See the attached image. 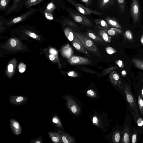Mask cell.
I'll return each instance as SVG.
<instances>
[{
    "instance_id": "cell-36",
    "label": "cell",
    "mask_w": 143,
    "mask_h": 143,
    "mask_svg": "<svg viewBox=\"0 0 143 143\" xmlns=\"http://www.w3.org/2000/svg\"><path fill=\"white\" fill-rule=\"evenodd\" d=\"M43 140L42 136L36 139H32L30 141V143H42L43 142Z\"/></svg>"
},
{
    "instance_id": "cell-22",
    "label": "cell",
    "mask_w": 143,
    "mask_h": 143,
    "mask_svg": "<svg viewBox=\"0 0 143 143\" xmlns=\"http://www.w3.org/2000/svg\"><path fill=\"white\" fill-rule=\"evenodd\" d=\"M59 22L61 23L64 25H66L74 28H77L78 25L74 22L68 19L66 17L63 16L61 17L58 18Z\"/></svg>"
},
{
    "instance_id": "cell-52",
    "label": "cell",
    "mask_w": 143,
    "mask_h": 143,
    "mask_svg": "<svg viewBox=\"0 0 143 143\" xmlns=\"http://www.w3.org/2000/svg\"><path fill=\"white\" fill-rule=\"evenodd\" d=\"M121 73H122V76L123 77L125 76L127 74V72L125 70L121 72Z\"/></svg>"
},
{
    "instance_id": "cell-13",
    "label": "cell",
    "mask_w": 143,
    "mask_h": 143,
    "mask_svg": "<svg viewBox=\"0 0 143 143\" xmlns=\"http://www.w3.org/2000/svg\"><path fill=\"white\" fill-rule=\"evenodd\" d=\"M109 78L111 83L115 86H117L122 90L123 86L122 80L118 73L116 71H113L109 74Z\"/></svg>"
},
{
    "instance_id": "cell-45",
    "label": "cell",
    "mask_w": 143,
    "mask_h": 143,
    "mask_svg": "<svg viewBox=\"0 0 143 143\" xmlns=\"http://www.w3.org/2000/svg\"><path fill=\"white\" fill-rule=\"evenodd\" d=\"M93 122L95 125H97L98 124V120L96 116H95L93 118Z\"/></svg>"
},
{
    "instance_id": "cell-56",
    "label": "cell",
    "mask_w": 143,
    "mask_h": 143,
    "mask_svg": "<svg viewBox=\"0 0 143 143\" xmlns=\"http://www.w3.org/2000/svg\"><path fill=\"white\" fill-rule=\"evenodd\" d=\"M142 81L143 82V80H142Z\"/></svg>"
},
{
    "instance_id": "cell-29",
    "label": "cell",
    "mask_w": 143,
    "mask_h": 143,
    "mask_svg": "<svg viewBox=\"0 0 143 143\" xmlns=\"http://www.w3.org/2000/svg\"><path fill=\"white\" fill-rule=\"evenodd\" d=\"M69 46H70L69 44L67 45L66 47L64 48V55L69 59L72 57L73 54L72 50Z\"/></svg>"
},
{
    "instance_id": "cell-20",
    "label": "cell",
    "mask_w": 143,
    "mask_h": 143,
    "mask_svg": "<svg viewBox=\"0 0 143 143\" xmlns=\"http://www.w3.org/2000/svg\"><path fill=\"white\" fill-rule=\"evenodd\" d=\"M40 12L44 16L47 20L59 22V19L58 18H56L54 13H52L47 12L41 9Z\"/></svg>"
},
{
    "instance_id": "cell-39",
    "label": "cell",
    "mask_w": 143,
    "mask_h": 143,
    "mask_svg": "<svg viewBox=\"0 0 143 143\" xmlns=\"http://www.w3.org/2000/svg\"><path fill=\"white\" fill-rule=\"evenodd\" d=\"M87 94L89 96L92 97H95L96 96V93L94 90H88L87 92Z\"/></svg>"
},
{
    "instance_id": "cell-37",
    "label": "cell",
    "mask_w": 143,
    "mask_h": 143,
    "mask_svg": "<svg viewBox=\"0 0 143 143\" xmlns=\"http://www.w3.org/2000/svg\"><path fill=\"white\" fill-rule=\"evenodd\" d=\"M137 141V132L135 131L131 136V141L132 143H136Z\"/></svg>"
},
{
    "instance_id": "cell-8",
    "label": "cell",
    "mask_w": 143,
    "mask_h": 143,
    "mask_svg": "<svg viewBox=\"0 0 143 143\" xmlns=\"http://www.w3.org/2000/svg\"><path fill=\"white\" fill-rule=\"evenodd\" d=\"M65 6L61 4L60 0H50L45 5L42 9L47 12L53 13L56 10L60 8L64 9Z\"/></svg>"
},
{
    "instance_id": "cell-46",
    "label": "cell",
    "mask_w": 143,
    "mask_h": 143,
    "mask_svg": "<svg viewBox=\"0 0 143 143\" xmlns=\"http://www.w3.org/2000/svg\"><path fill=\"white\" fill-rule=\"evenodd\" d=\"M14 66L12 64L9 65L8 67V71L10 72H12L13 71Z\"/></svg>"
},
{
    "instance_id": "cell-18",
    "label": "cell",
    "mask_w": 143,
    "mask_h": 143,
    "mask_svg": "<svg viewBox=\"0 0 143 143\" xmlns=\"http://www.w3.org/2000/svg\"><path fill=\"white\" fill-rule=\"evenodd\" d=\"M48 134L49 137L53 142L56 143H64L59 134L53 131H49Z\"/></svg>"
},
{
    "instance_id": "cell-38",
    "label": "cell",
    "mask_w": 143,
    "mask_h": 143,
    "mask_svg": "<svg viewBox=\"0 0 143 143\" xmlns=\"http://www.w3.org/2000/svg\"><path fill=\"white\" fill-rule=\"evenodd\" d=\"M82 2L85 4L86 7L88 8L92 3V0H80Z\"/></svg>"
},
{
    "instance_id": "cell-27",
    "label": "cell",
    "mask_w": 143,
    "mask_h": 143,
    "mask_svg": "<svg viewBox=\"0 0 143 143\" xmlns=\"http://www.w3.org/2000/svg\"><path fill=\"white\" fill-rule=\"evenodd\" d=\"M121 133L120 131L117 130L114 132L113 135L112 139V142L115 143H119L120 142Z\"/></svg>"
},
{
    "instance_id": "cell-49",
    "label": "cell",
    "mask_w": 143,
    "mask_h": 143,
    "mask_svg": "<svg viewBox=\"0 0 143 143\" xmlns=\"http://www.w3.org/2000/svg\"><path fill=\"white\" fill-rule=\"evenodd\" d=\"M10 44L12 47H16L17 44L16 41L14 39H13L11 41Z\"/></svg>"
},
{
    "instance_id": "cell-47",
    "label": "cell",
    "mask_w": 143,
    "mask_h": 143,
    "mask_svg": "<svg viewBox=\"0 0 143 143\" xmlns=\"http://www.w3.org/2000/svg\"><path fill=\"white\" fill-rule=\"evenodd\" d=\"M112 30H114L116 32L119 33H122V31L121 30L115 27H112L110 28V29Z\"/></svg>"
},
{
    "instance_id": "cell-41",
    "label": "cell",
    "mask_w": 143,
    "mask_h": 143,
    "mask_svg": "<svg viewBox=\"0 0 143 143\" xmlns=\"http://www.w3.org/2000/svg\"><path fill=\"white\" fill-rule=\"evenodd\" d=\"M68 75L69 76L71 77H76L78 76L77 73L74 71L70 72L68 73Z\"/></svg>"
},
{
    "instance_id": "cell-48",
    "label": "cell",
    "mask_w": 143,
    "mask_h": 143,
    "mask_svg": "<svg viewBox=\"0 0 143 143\" xmlns=\"http://www.w3.org/2000/svg\"><path fill=\"white\" fill-rule=\"evenodd\" d=\"M27 33H28L29 35L31 37L33 38L34 39H36L37 38L36 35L33 32H27Z\"/></svg>"
},
{
    "instance_id": "cell-16",
    "label": "cell",
    "mask_w": 143,
    "mask_h": 143,
    "mask_svg": "<svg viewBox=\"0 0 143 143\" xmlns=\"http://www.w3.org/2000/svg\"><path fill=\"white\" fill-rule=\"evenodd\" d=\"M86 35L91 39L95 42L101 44H106V42L103 39L97 35L96 34L93 32L88 30L87 32L85 33Z\"/></svg>"
},
{
    "instance_id": "cell-50",
    "label": "cell",
    "mask_w": 143,
    "mask_h": 143,
    "mask_svg": "<svg viewBox=\"0 0 143 143\" xmlns=\"http://www.w3.org/2000/svg\"><path fill=\"white\" fill-rule=\"evenodd\" d=\"M50 52L53 55H55L57 53V51H56L55 50L51 49L50 51Z\"/></svg>"
},
{
    "instance_id": "cell-51",
    "label": "cell",
    "mask_w": 143,
    "mask_h": 143,
    "mask_svg": "<svg viewBox=\"0 0 143 143\" xmlns=\"http://www.w3.org/2000/svg\"><path fill=\"white\" fill-rule=\"evenodd\" d=\"M49 59L51 61H53L55 60V57L53 55H49Z\"/></svg>"
},
{
    "instance_id": "cell-30",
    "label": "cell",
    "mask_w": 143,
    "mask_h": 143,
    "mask_svg": "<svg viewBox=\"0 0 143 143\" xmlns=\"http://www.w3.org/2000/svg\"><path fill=\"white\" fill-rule=\"evenodd\" d=\"M131 60L136 67L143 70V61L138 59H132Z\"/></svg>"
},
{
    "instance_id": "cell-17",
    "label": "cell",
    "mask_w": 143,
    "mask_h": 143,
    "mask_svg": "<svg viewBox=\"0 0 143 143\" xmlns=\"http://www.w3.org/2000/svg\"><path fill=\"white\" fill-rule=\"evenodd\" d=\"M122 133V137L121 142L122 143H129L130 129L127 125H125Z\"/></svg>"
},
{
    "instance_id": "cell-21",
    "label": "cell",
    "mask_w": 143,
    "mask_h": 143,
    "mask_svg": "<svg viewBox=\"0 0 143 143\" xmlns=\"http://www.w3.org/2000/svg\"><path fill=\"white\" fill-rule=\"evenodd\" d=\"M59 132L60 135L64 143H75V139L71 136L62 131H60Z\"/></svg>"
},
{
    "instance_id": "cell-35",
    "label": "cell",
    "mask_w": 143,
    "mask_h": 143,
    "mask_svg": "<svg viewBox=\"0 0 143 143\" xmlns=\"http://www.w3.org/2000/svg\"><path fill=\"white\" fill-rule=\"evenodd\" d=\"M106 50L107 53L109 54L112 55L117 52V51L113 48L108 47L106 48Z\"/></svg>"
},
{
    "instance_id": "cell-23",
    "label": "cell",
    "mask_w": 143,
    "mask_h": 143,
    "mask_svg": "<svg viewBox=\"0 0 143 143\" xmlns=\"http://www.w3.org/2000/svg\"><path fill=\"white\" fill-rule=\"evenodd\" d=\"M108 24V25L117 28L119 29H121V27L118 23L114 19L110 17H105L104 19Z\"/></svg>"
},
{
    "instance_id": "cell-19",
    "label": "cell",
    "mask_w": 143,
    "mask_h": 143,
    "mask_svg": "<svg viewBox=\"0 0 143 143\" xmlns=\"http://www.w3.org/2000/svg\"><path fill=\"white\" fill-rule=\"evenodd\" d=\"M46 0H25L24 7L29 9L37 5H40Z\"/></svg>"
},
{
    "instance_id": "cell-15",
    "label": "cell",
    "mask_w": 143,
    "mask_h": 143,
    "mask_svg": "<svg viewBox=\"0 0 143 143\" xmlns=\"http://www.w3.org/2000/svg\"><path fill=\"white\" fill-rule=\"evenodd\" d=\"M10 126L12 132L15 135H19L21 133L22 128L20 123L14 119L11 118L10 120Z\"/></svg>"
},
{
    "instance_id": "cell-11",
    "label": "cell",
    "mask_w": 143,
    "mask_h": 143,
    "mask_svg": "<svg viewBox=\"0 0 143 143\" xmlns=\"http://www.w3.org/2000/svg\"><path fill=\"white\" fill-rule=\"evenodd\" d=\"M64 98L67 101V106L71 111L73 114H78L80 112L79 108L74 99L68 96H65Z\"/></svg>"
},
{
    "instance_id": "cell-43",
    "label": "cell",
    "mask_w": 143,
    "mask_h": 143,
    "mask_svg": "<svg viewBox=\"0 0 143 143\" xmlns=\"http://www.w3.org/2000/svg\"><path fill=\"white\" fill-rule=\"evenodd\" d=\"M107 31L108 34L110 35L114 36L116 34V32L113 30L110 29L109 30L106 29L105 31Z\"/></svg>"
},
{
    "instance_id": "cell-54",
    "label": "cell",
    "mask_w": 143,
    "mask_h": 143,
    "mask_svg": "<svg viewBox=\"0 0 143 143\" xmlns=\"http://www.w3.org/2000/svg\"><path fill=\"white\" fill-rule=\"evenodd\" d=\"M142 96L143 100V87L141 90Z\"/></svg>"
},
{
    "instance_id": "cell-10",
    "label": "cell",
    "mask_w": 143,
    "mask_h": 143,
    "mask_svg": "<svg viewBox=\"0 0 143 143\" xmlns=\"http://www.w3.org/2000/svg\"><path fill=\"white\" fill-rule=\"evenodd\" d=\"M73 31H74V30H73ZM74 37H73V40L71 42V43H72L73 47L77 50L85 54L88 57H90L91 56L90 54L88 53L87 49L84 47V45L79 38L76 35L74 32Z\"/></svg>"
},
{
    "instance_id": "cell-33",
    "label": "cell",
    "mask_w": 143,
    "mask_h": 143,
    "mask_svg": "<svg viewBox=\"0 0 143 143\" xmlns=\"http://www.w3.org/2000/svg\"><path fill=\"white\" fill-rule=\"evenodd\" d=\"M134 117V120L137 123L138 126H142L143 125V120L141 118L137 117V116L134 113H132Z\"/></svg>"
},
{
    "instance_id": "cell-2",
    "label": "cell",
    "mask_w": 143,
    "mask_h": 143,
    "mask_svg": "<svg viewBox=\"0 0 143 143\" xmlns=\"http://www.w3.org/2000/svg\"><path fill=\"white\" fill-rule=\"evenodd\" d=\"M65 10L68 12L73 20L81 25L88 27L94 26L92 21L86 15L76 11L74 10L69 7L65 6Z\"/></svg>"
},
{
    "instance_id": "cell-1",
    "label": "cell",
    "mask_w": 143,
    "mask_h": 143,
    "mask_svg": "<svg viewBox=\"0 0 143 143\" xmlns=\"http://www.w3.org/2000/svg\"><path fill=\"white\" fill-rule=\"evenodd\" d=\"M40 10V9L38 8H31L28 9L26 11L21 14L6 19V25L9 26L27 20Z\"/></svg>"
},
{
    "instance_id": "cell-12",
    "label": "cell",
    "mask_w": 143,
    "mask_h": 143,
    "mask_svg": "<svg viewBox=\"0 0 143 143\" xmlns=\"http://www.w3.org/2000/svg\"><path fill=\"white\" fill-rule=\"evenodd\" d=\"M69 63L71 65H86L92 63L91 60L88 58L74 56L69 59Z\"/></svg>"
},
{
    "instance_id": "cell-55",
    "label": "cell",
    "mask_w": 143,
    "mask_h": 143,
    "mask_svg": "<svg viewBox=\"0 0 143 143\" xmlns=\"http://www.w3.org/2000/svg\"><path fill=\"white\" fill-rule=\"evenodd\" d=\"M142 131H143V129H142Z\"/></svg>"
},
{
    "instance_id": "cell-32",
    "label": "cell",
    "mask_w": 143,
    "mask_h": 143,
    "mask_svg": "<svg viewBox=\"0 0 143 143\" xmlns=\"http://www.w3.org/2000/svg\"><path fill=\"white\" fill-rule=\"evenodd\" d=\"M124 36L128 40L132 41L133 40V34L130 30H128L125 31L124 33Z\"/></svg>"
},
{
    "instance_id": "cell-53",
    "label": "cell",
    "mask_w": 143,
    "mask_h": 143,
    "mask_svg": "<svg viewBox=\"0 0 143 143\" xmlns=\"http://www.w3.org/2000/svg\"><path fill=\"white\" fill-rule=\"evenodd\" d=\"M140 41L142 44L143 45V34L142 35Z\"/></svg>"
},
{
    "instance_id": "cell-5",
    "label": "cell",
    "mask_w": 143,
    "mask_h": 143,
    "mask_svg": "<svg viewBox=\"0 0 143 143\" xmlns=\"http://www.w3.org/2000/svg\"><path fill=\"white\" fill-rule=\"evenodd\" d=\"M74 6L79 12L87 16L93 14L101 16L103 15L101 13L93 10L91 9L86 7L82 4L76 2L73 0H65Z\"/></svg>"
},
{
    "instance_id": "cell-6",
    "label": "cell",
    "mask_w": 143,
    "mask_h": 143,
    "mask_svg": "<svg viewBox=\"0 0 143 143\" xmlns=\"http://www.w3.org/2000/svg\"><path fill=\"white\" fill-rule=\"evenodd\" d=\"M115 5L114 0H96L97 12L101 13L107 12Z\"/></svg>"
},
{
    "instance_id": "cell-14",
    "label": "cell",
    "mask_w": 143,
    "mask_h": 143,
    "mask_svg": "<svg viewBox=\"0 0 143 143\" xmlns=\"http://www.w3.org/2000/svg\"><path fill=\"white\" fill-rule=\"evenodd\" d=\"M28 97L24 96H15L13 95L9 97V100L10 103L15 105H21L25 103L28 100Z\"/></svg>"
},
{
    "instance_id": "cell-26",
    "label": "cell",
    "mask_w": 143,
    "mask_h": 143,
    "mask_svg": "<svg viewBox=\"0 0 143 143\" xmlns=\"http://www.w3.org/2000/svg\"><path fill=\"white\" fill-rule=\"evenodd\" d=\"M12 0H0V10L5 12L9 7Z\"/></svg>"
},
{
    "instance_id": "cell-28",
    "label": "cell",
    "mask_w": 143,
    "mask_h": 143,
    "mask_svg": "<svg viewBox=\"0 0 143 143\" xmlns=\"http://www.w3.org/2000/svg\"><path fill=\"white\" fill-rule=\"evenodd\" d=\"M116 1L119 6L120 11L124 13L126 7V0H116Z\"/></svg>"
},
{
    "instance_id": "cell-44",
    "label": "cell",
    "mask_w": 143,
    "mask_h": 143,
    "mask_svg": "<svg viewBox=\"0 0 143 143\" xmlns=\"http://www.w3.org/2000/svg\"><path fill=\"white\" fill-rule=\"evenodd\" d=\"M118 68L117 67H112L111 68H109L107 69L106 71H105L104 72L105 74H107L108 72H110L112 71L113 70H116V69H118Z\"/></svg>"
},
{
    "instance_id": "cell-9",
    "label": "cell",
    "mask_w": 143,
    "mask_h": 143,
    "mask_svg": "<svg viewBox=\"0 0 143 143\" xmlns=\"http://www.w3.org/2000/svg\"><path fill=\"white\" fill-rule=\"evenodd\" d=\"M131 11L134 23L139 22L140 19V9L138 0H132Z\"/></svg>"
},
{
    "instance_id": "cell-24",
    "label": "cell",
    "mask_w": 143,
    "mask_h": 143,
    "mask_svg": "<svg viewBox=\"0 0 143 143\" xmlns=\"http://www.w3.org/2000/svg\"><path fill=\"white\" fill-rule=\"evenodd\" d=\"M96 25L99 27L103 29H109V27L108 24L105 20L102 19H95V20Z\"/></svg>"
},
{
    "instance_id": "cell-3",
    "label": "cell",
    "mask_w": 143,
    "mask_h": 143,
    "mask_svg": "<svg viewBox=\"0 0 143 143\" xmlns=\"http://www.w3.org/2000/svg\"><path fill=\"white\" fill-rule=\"evenodd\" d=\"M74 32L88 51L95 55L101 56L100 52L94 42L82 32L76 31Z\"/></svg>"
},
{
    "instance_id": "cell-31",
    "label": "cell",
    "mask_w": 143,
    "mask_h": 143,
    "mask_svg": "<svg viewBox=\"0 0 143 143\" xmlns=\"http://www.w3.org/2000/svg\"><path fill=\"white\" fill-rule=\"evenodd\" d=\"M52 122L56 126L60 128H62V125L59 118L57 116H54L52 119Z\"/></svg>"
},
{
    "instance_id": "cell-7",
    "label": "cell",
    "mask_w": 143,
    "mask_h": 143,
    "mask_svg": "<svg viewBox=\"0 0 143 143\" xmlns=\"http://www.w3.org/2000/svg\"><path fill=\"white\" fill-rule=\"evenodd\" d=\"M25 2V0H13L12 5H10L5 12V16L20 11L24 7Z\"/></svg>"
},
{
    "instance_id": "cell-25",
    "label": "cell",
    "mask_w": 143,
    "mask_h": 143,
    "mask_svg": "<svg viewBox=\"0 0 143 143\" xmlns=\"http://www.w3.org/2000/svg\"><path fill=\"white\" fill-rule=\"evenodd\" d=\"M98 27L99 29L98 31V33L101 37L106 42L110 43L111 42V37L108 35L107 32L104 30Z\"/></svg>"
},
{
    "instance_id": "cell-40",
    "label": "cell",
    "mask_w": 143,
    "mask_h": 143,
    "mask_svg": "<svg viewBox=\"0 0 143 143\" xmlns=\"http://www.w3.org/2000/svg\"><path fill=\"white\" fill-rule=\"evenodd\" d=\"M116 63L117 65L121 68H124V65L123 62L121 60H118L116 61Z\"/></svg>"
},
{
    "instance_id": "cell-4",
    "label": "cell",
    "mask_w": 143,
    "mask_h": 143,
    "mask_svg": "<svg viewBox=\"0 0 143 143\" xmlns=\"http://www.w3.org/2000/svg\"><path fill=\"white\" fill-rule=\"evenodd\" d=\"M124 90L127 100L130 107L132 112L135 113L137 118H139L136 99L132 92L131 86L128 85H125Z\"/></svg>"
},
{
    "instance_id": "cell-34",
    "label": "cell",
    "mask_w": 143,
    "mask_h": 143,
    "mask_svg": "<svg viewBox=\"0 0 143 143\" xmlns=\"http://www.w3.org/2000/svg\"><path fill=\"white\" fill-rule=\"evenodd\" d=\"M138 103L140 112L143 115V100L140 94L138 95Z\"/></svg>"
},
{
    "instance_id": "cell-42",
    "label": "cell",
    "mask_w": 143,
    "mask_h": 143,
    "mask_svg": "<svg viewBox=\"0 0 143 143\" xmlns=\"http://www.w3.org/2000/svg\"><path fill=\"white\" fill-rule=\"evenodd\" d=\"M25 66L23 64H21L19 66V71L21 73H22L24 72L25 70Z\"/></svg>"
}]
</instances>
